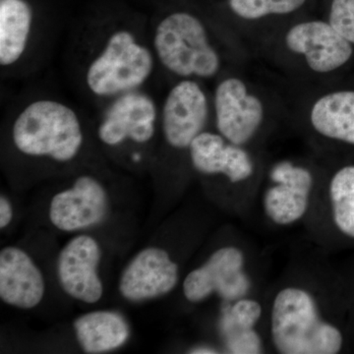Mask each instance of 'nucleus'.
<instances>
[{"mask_svg":"<svg viewBox=\"0 0 354 354\" xmlns=\"http://www.w3.org/2000/svg\"><path fill=\"white\" fill-rule=\"evenodd\" d=\"M353 57V44L312 13L279 28L252 51L267 71L295 91L330 84Z\"/></svg>","mask_w":354,"mask_h":354,"instance_id":"nucleus-1","label":"nucleus"},{"mask_svg":"<svg viewBox=\"0 0 354 354\" xmlns=\"http://www.w3.org/2000/svg\"><path fill=\"white\" fill-rule=\"evenodd\" d=\"M249 65V64H248ZM243 68L218 78L214 90L216 131L234 145L259 150L286 121L292 120L293 88Z\"/></svg>","mask_w":354,"mask_h":354,"instance_id":"nucleus-2","label":"nucleus"},{"mask_svg":"<svg viewBox=\"0 0 354 354\" xmlns=\"http://www.w3.org/2000/svg\"><path fill=\"white\" fill-rule=\"evenodd\" d=\"M312 279L281 281L265 308L267 335L274 353L337 354L344 348L339 326L326 315L322 290Z\"/></svg>","mask_w":354,"mask_h":354,"instance_id":"nucleus-3","label":"nucleus"},{"mask_svg":"<svg viewBox=\"0 0 354 354\" xmlns=\"http://www.w3.org/2000/svg\"><path fill=\"white\" fill-rule=\"evenodd\" d=\"M153 44L162 64L181 80L220 78L247 66L253 58L248 50L221 48L201 18L187 11L162 19Z\"/></svg>","mask_w":354,"mask_h":354,"instance_id":"nucleus-4","label":"nucleus"},{"mask_svg":"<svg viewBox=\"0 0 354 354\" xmlns=\"http://www.w3.org/2000/svg\"><path fill=\"white\" fill-rule=\"evenodd\" d=\"M320 160L285 157L265 162L257 195L263 215L271 225L295 227L309 218L322 179Z\"/></svg>","mask_w":354,"mask_h":354,"instance_id":"nucleus-5","label":"nucleus"},{"mask_svg":"<svg viewBox=\"0 0 354 354\" xmlns=\"http://www.w3.org/2000/svg\"><path fill=\"white\" fill-rule=\"evenodd\" d=\"M13 142L21 153L69 162L83 144L80 120L62 102L41 100L26 106L12 128Z\"/></svg>","mask_w":354,"mask_h":354,"instance_id":"nucleus-6","label":"nucleus"},{"mask_svg":"<svg viewBox=\"0 0 354 354\" xmlns=\"http://www.w3.org/2000/svg\"><path fill=\"white\" fill-rule=\"evenodd\" d=\"M292 120L317 152L324 146H354V88L330 84L295 91Z\"/></svg>","mask_w":354,"mask_h":354,"instance_id":"nucleus-7","label":"nucleus"},{"mask_svg":"<svg viewBox=\"0 0 354 354\" xmlns=\"http://www.w3.org/2000/svg\"><path fill=\"white\" fill-rule=\"evenodd\" d=\"M152 53L135 39L132 32L118 31L88 65L86 82L100 97L120 95L140 87L152 74Z\"/></svg>","mask_w":354,"mask_h":354,"instance_id":"nucleus-8","label":"nucleus"},{"mask_svg":"<svg viewBox=\"0 0 354 354\" xmlns=\"http://www.w3.org/2000/svg\"><path fill=\"white\" fill-rule=\"evenodd\" d=\"M250 258L243 245L227 244L216 249L183 281V295L191 304H200L216 295L223 304L254 297Z\"/></svg>","mask_w":354,"mask_h":354,"instance_id":"nucleus-9","label":"nucleus"},{"mask_svg":"<svg viewBox=\"0 0 354 354\" xmlns=\"http://www.w3.org/2000/svg\"><path fill=\"white\" fill-rule=\"evenodd\" d=\"M193 169L205 176L221 177L243 190H258L265 169L259 150L230 143L218 132L205 130L193 140L188 151Z\"/></svg>","mask_w":354,"mask_h":354,"instance_id":"nucleus-10","label":"nucleus"},{"mask_svg":"<svg viewBox=\"0 0 354 354\" xmlns=\"http://www.w3.org/2000/svg\"><path fill=\"white\" fill-rule=\"evenodd\" d=\"M320 0H225L230 29L250 55L272 32L312 13Z\"/></svg>","mask_w":354,"mask_h":354,"instance_id":"nucleus-11","label":"nucleus"},{"mask_svg":"<svg viewBox=\"0 0 354 354\" xmlns=\"http://www.w3.org/2000/svg\"><path fill=\"white\" fill-rule=\"evenodd\" d=\"M213 104L202 84L183 79L165 97L162 111L165 141L174 150L189 151L193 140L208 127Z\"/></svg>","mask_w":354,"mask_h":354,"instance_id":"nucleus-12","label":"nucleus"},{"mask_svg":"<svg viewBox=\"0 0 354 354\" xmlns=\"http://www.w3.org/2000/svg\"><path fill=\"white\" fill-rule=\"evenodd\" d=\"M157 118V106L152 97L131 91L118 95L109 106L97 135L109 146H118L127 140L147 143L155 135Z\"/></svg>","mask_w":354,"mask_h":354,"instance_id":"nucleus-13","label":"nucleus"},{"mask_svg":"<svg viewBox=\"0 0 354 354\" xmlns=\"http://www.w3.org/2000/svg\"><path fill=\"white\" fill-rule=\"evenodd\" d=\"M102 251L99 243L88 235L74 237L60 251L57 276L67 295L85 304H95L104 293L97 268Z\"/></svg>","mask_w":354,"mask_h":354,"instance_id":"nucleus-14","label":"nucleus"},{"mask_svg":"<svg viewBox=\"0 0 354 354\" xmlns=\"http://www.w3.org/2000/svg\"><path fill=\"white\" fill-rule=\"evenodd\" d=\"M109 211L108 193L94 177L83 176L51 200L50 220L62 232H76L101 223Z\"/></svg>","mask_w":354,"mask_h":354,"instance_id":"nucleus-15","label":"nucleus"},{"mask_svg":"<svg viewBox=\"0 0 354 354\" xmlns=\"http://www.w3.org/2000/svg\"><path fill=\"white\" fill-rule=\"evenodd\" d=\"M179 281V267L162 248L149 247L137 254L121 274L120 290L137 302L171 292Z\"/></svg>","mask_w":354,"mask_h":354,"instance_id":"nucleus-16","label":"nucleus"},{"mask_svg":"<svg viewBox=\"0 0 354 354\" xmlns=\"http://www.w3.org/2000/svg\"><path fill=\"white\" fill-rule=\"evenodd\" d=\"M43 274L22 249L6 247L0 252V298L11 306L32 309L44 295Z\"/></svg>","mask_w":354,"mask_h":354,"instance_id":"nucleus-17","label":"nucleus"},{"mask_svg":"<svg viewBox=\"0 0 354 354\" xmlns=\"http://www.w3.org/2000/svg\"><path fill=\"white\" fill-rule=\"evenodd\" d=\"M314 202H324L333 227L346 239H354V164L323 169ZM314 204V203H313Z\"/></svg>","mask_w":354,"mask_h":354,"instance_id":"nucleus-18","label":"nucleus"},{"mask_svg":"<svg viewBox=\"0 0 354 354\" xmlns=\"http://www.w3.org/2000/svg\"><path fill=\"white\" fill-rule=\"evenodd\" d=\"M77 341L87 353H108L122 346L129 339V326L115 312L95 311L74 322Z\"/></svg>","mask_w":354,"mask_h":354,"instance_id":"nucleus-19","label":"nucleus"},{"mask_svg":"<svg viewBox=\"0 0 354 354\" xmlns=\"http://www.w3.org/2000/svg\"><path fill=\"white\" fill-rule=\"evenodd\" d=\"M32 21L25 0H0V64H16L27 48Z\"/></svg>","mask_w":354,"mask_h":354,"instance_id":"nucleus-20","label":"nucleus"},{"mask_svg":"<svg viewBox=\"0 0 354 354\" xmlns=\"http://www.w3.org/2000/svg\"><path fill=\"white\" fill-rule=\"evenodd\" d=\"M320 16L354 46V0H325Z\"/></svg>","mask_w":354,"mask_h":354,"instance_id":"nucleus-21","label":"nucleus"},{"mask_svg":"<svg viewBox=\"0 0 354 354\" xmlns=\"http://www.w3.org/2000/svg\"><path fill=\"white\" fill-rule=\"evenodd\" d=\"M13 211L10 202L4 195L0 197V227L3 230L12 221Z\"/></svg>","mask_w":354,"mask_h":354,"instance_id":"nucleus-22","label":"nucleus"},{"mask_svg":"<svg viewBox=\"0 0 354 354\" xmlns=\"http://www.w3.org/2000/svg\"><path fill=\"white\" fill-rule=\"evenodd\" d=\"M220 351L216 348H212V346H197L191 349L190 353L194 354H213L218 353Z\"/></svg>","mask_w":354,"mask_h":354,"instance_id":"nucleus-23","label":"nucleus"}]
</instances>
